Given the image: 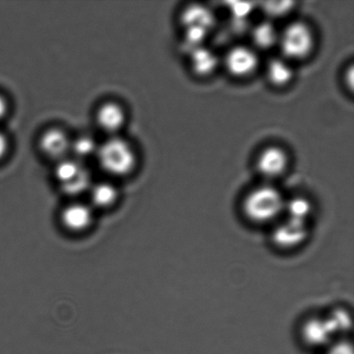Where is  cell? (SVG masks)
<instances>
[{
    "instance_id": "1",
    "label": "cell",
    "mask_w": 354,
    "mask_h": 354,
    "mask_svg": "<svg viewBox=\"0 0 354 354\" xmlns=\"http://www.w3.org/2000/svg\"><path fill=\"white\" fill-rule=\"evenodd\" d=\"M286 198L277 187L263 185L246 194L242 210L245 217L253 224H275L283 216Z\"/></svg>"
},
{
    "instance_id": "2",
    "label": "cell",
    "mask_w": 354,
    "mask_h": 354,
    "mask_svg": "<svg viewBox=\"0 0 354 354\" xmlns=\"http://www.w3.org/2000/svg\"><path fill=\"white\" fill-rule=\"evenodd\" d=\"M100 168L107 174L124 176L136 166L137 157L133 147L123 138L113 137L98 147L96 152Z\"/></svg>"
},
{
    "instance_id": "3",
    "label": "cell",
    "mask_w": 354,
    "mask_h": 354,
    "mask_svg": "<svg viewBox=\"0 0 354 354\" xmlns=\"http://www.w3.org/2000/svg\"><path fill=\"white\" fill-rule=\"evenodd\" d=\"M279 44L284 57L290 60H301L310 54L314 36L307 24L295 22L279 34Z\"/></svg>"
},
{
    "instance_id": "4",
    "label": "cell",
    "mask_w": 354,
    "mask_h": 354,
    "mask_svg": "<svg viewBox=\"0 0 354 354\" xmlns=\"http://www.w3.org/2000/svg\"><path fill=\"white\" fill-rule=\"evenodd\" d=\"M310 235L308 222L283 216L274 224L272 239L273 244L283 250H294L303 245Z\"/></svg>"
},
{
    "instance_id": "5",
    "label": "cell",
    "mask_w": 354,
    "mask_h": 354,
    "mask_svg": "<svg viewBox=\"0 0 354 354\" xmlns=\"http://www.w3.org/2000/svg\"><path fill=\"white\" fill-rule=\"evenodd\" d=\"M301 338L308 348L324 350L335 342L336 336L324 317H312L304 322L301 327Z\"/></svg>"
},
{
    "instance_id": "6",
    "label": "cell",
    "mask_w": 354,
    "mask_h": 354,
    "mask_svg": "<svg viewBox=\"0 0 354 354\" xmlns=\"http://www.w3.org/2000/svg\"><path fill=\"white\" fill-rule=\"evenodd\" d=\"M258 64V55L249 47L232 48L225 57V67L235 77L241 78L251 75L256 71Z\"/></svg>"
},
{
    "instance_id": "7",
    "label": "cell",
    "mask_w": 354,
    "mask_h": 354,
    "mask_svg": "<svg viewBox=\"0 0 354 354\" xmlns=\"http://www.w3.org/2000/svg\"><path fill=\"white\" fill-rule=\"evenodd\" d=\"M287 165V155L279 147L266 148L260 153L257 162L260 174L270 180L282 176L286 171Z\"/></svg>"
},
{
    "instance_id": "8",
    "label": "cell",
    "mask_w": 354,
    "mask_h": 354,
    "mask_svg": "<svg viewBox=\"0 0 354 354\" xmlns=\"http://www.w3.org/2000/svg\"><path fill=\"white\" fill-rule=\"evenodd\" d=\"M39 145L41 151L48 158L61 161L71 152V140L64 131L52 128L41 135Z\"/></svg>"
},
{
    "instance_id": "9",
    "label": "cell",
    "mask_w": 354,
    "mask_h": 354,
    "mask_svg": "<svg viewBox=\"0 0 354 354\" xmlns=\"http://www.w3.org/2000/svg\"><path fill=\"white\" fill-rule=\"evenodd\" d=\"M97 122L107 133L114 134L119 131L126 123V113L119 104L106 102L100 106L97 112Z\"/></svg>"
},
{
    "instance_id": "10",
    "label": "cell",
    "mask_w": 354,
    "mask_h": 354,
    "mask_svg": "<svg viewBox=\"0 0 354 354\" xmlns=\"http://www.w3.org/2000/svg\"><path fill=\"white\" fill-rule=\"evenodd\" d=\"M91 208L83 204H73L65 208L62 215V223L72 231H82L91 224Z\"/></svg>"
},
{
    "instance_id": "11",
    "label": "cell",
    "mask_w": 354,
    "mask_h": 354,
    "mask_svg": "<svg viewBox=\"0 0 354 354\" xmlns=\"http://www.w3.org/2000/svg\"><path fill=\"white\" fill-rule=\"evenodd\" d=\"M183 24L186 28H201L210 30L214 26V16L209 9L201 6H191L184 10Z\"/></svg>"
},
{
    "instance_id": "12",
    "label": "cell",
    "mask_w": 354,
    "mask_h": 354,
    "mask_svg": "<svg viewBox=\"0 0 354 354\" xmlns=\"http://www.w3.org/2000/svg\"><path fill=\"white\" fill-rule=\"evenodd\" d=\"M190 53L191 66L197 75L206 76L216 69L217 55L210 48L201 46L194 48Z\"/></svg>"
},
{
    "instance_id": "13",
    "label": "cell",
    "mask_w": 354,
    "mask_h": 354,
    "mask_svg": "<svg viewBox=\"0 0 354 354\" xmlns=\"http://www.w3.org/2000/svg\"><path fill=\"white\" fill-rule=\"evenodd\" d=\"M88 169L77 159L64 158L59 161L55 173V177L62 187L75 182Z\"/></svg>"
},
{
    "instance_id": "14",
    "label": "cell",
    "mask_w": 354,
    "mask_h": 354,
    "mask_svg": "<svg viewBox=\"0 0 354 354\" xmlns=\"http://www.w3.org/2000/svg\"><path fill=\"white\" fill-rule=\"evenodd\" d=\"M313 211V203L310 199L306 197L297 196L286 200L283 216L310 223Z\"/></svg>"
},
{
    "instance_id": "15",
    "label": "cell",
    "mask_w": 354,
    "mask_h": 354,
    "mask_svg": "<svg viewBox=\"0 0 354 354\" xmlns=\"http://www.w3.org/2000/svg\"><path fill=\"white\" fill-rule=\"evenodd\" d=\"M251 36L253 44L260 50H268L279 44V33L270 22L260 23L253 28Z\"/></svg>"
},
{
    "instance_id": "16",
    "label": "cell",
    "mask_w": 354,
    "mask_h": 354,
    "mask_svg": "<svg viewBox=\"0 0 354 354\" xmlns=\"http://www.w3.org/2000/svg\"><path fill=\"white\" fill-rule=\"evenodd\" d=\"M267 76L272 85L286 86L293 78V69L286 59H273L267 67Z\"/></svg>"
},
{
    "instance_id": "17",
    "label": "cell",
    "mask_w": 354,
    "mask_h": 354,
    "mask_svg": "<svg viewBox=\"0 0 354 354\" xmlns=\"http://www.w3.org/2000/svg\"><path fill=\"white\" fill-rule=\"evenodd\" d=\"M330 324L336 338L344 339L352 329V317L348 310L343 308H336L325 315Z\"/></svg>"
},
{
    "instance_id": "18",
    "label": "cell",
    "mask_w": 354,
    "mask_h": 354,
    "mask_svg": "<svg viewBox=\"0 0 354 354\" xmlns=\"http://www.w3.org/2000/svg\"><path fill=\"white\" fill-rule=\"evenodd\" d=\"M117 198V190L112 184L102 183L93 186L91 200L99 207L111 206Z\"/></svg>"
},
{
    "instance_id": "19",
    "label": "cell",
    "mask_w": 354,
    "mask_h": 354,
    "mask_svg": "<svg viewBox=\"0 0 354 354\" xmlns=\"http://www.w3.org/2000/svg\"><path fill=\"white\" fill-rule=\"evenodd\" d=\"M98 150V145L95 140L90 136H82L76 138L75 141H71V152L80 159H84L90 156L96 154Z\"/></svg>"
},
{
    "instance_id": "20",
    "label": "cell",
    "mask_w": 354,
    "mask_h": 354,
    "mask_svg": "<svg viewBox=\"0 0 354 354\" xmlns=\"http://www.w3.org/2000/svg\"><path fill=\"white\" fill-rule=\"evenodd\" d=\"M294 3L290 1L267 2L263 5V10L267 15L272 17H279L286 15L292 9Z\"/></svg>"
},
{
    "instance_id": "21",
    "label": "cell",
    "mask_w": 354,
    "mask_h": 354,
    "mask_svg": "<svg viewBox=\"0 0 354 354\" xmlns=\"http://www.w3.org/2000/svg\"><path fill=\"white\" fill-rule=\"evenodd\" d=\"M324 352V354H354L352 342L346 338L336 339Z\"/></svg>"
},
{
    "instance_id": "22",
    "label": "cell",
    "mask_w": 354,
    "mask_h": 354,
    "mask_svg": "<svg viewBox=\"0 0 354 354\" xmlns=\"http://www.w3.org/2000/svg\"><path fill=\"white\" fill-rule=\"evenodd\" d=\"M253 9L252 3H231L230 10L232 15L234 16L235 19L243 20L249 13L252 12Z\"/></svg>"
},
{
    "instance_id": "23",
    "label": "cell",
    "mask_w": 354,
    "mask_h": 354,
    "mask_svg": "<svg viewBox=\"0 0 354 354\" xmlns=\"http://www.w3.org/2000/svg\"><path fill=\"white\" fill-rule=\"evenodd\" d=\"M8 140L2 133H0V160H2L8 151Z\"/></svg>"
},
{
    "instance_id": "24",
    "label": "cell",
    "mask_w": 354,
    "mask_h": 354,
    "mask_svg": "<svg viewBox=\"0 0 354 354\" xmlns=\"http://www.w3.org/2000/svg\"><path fill=\"white\" fill-rule=\"evenodd\" d=\"M7 109H8V106H7L6 100L0 95V120L6 116Z\"/></svg>"
}]
</instances>
